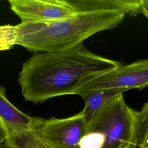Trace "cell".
Segmentation results:
<instances>
[{
	"label": "cell",
	"instance_id": "1",
	"mask_svg": "<svg viewBox=\"0 0 148 148\" xmlns=\"http://www.w3.org/2000/svg\"><path fill=\"white\" fill-rule=\"evenodd\" d=\"M73 16L51 22L16 25V45L39 52L58 51L83 44L93 35L116 28L126 16L141 13V0H72Z\"/></svg>",
	"mask_w": 148,
	"mask_h": 148
},
{
	"label": "cell",
	"instance_id": "2",
	"mask_svg": "<svg viewBox=\"0 0 148 148\" xmlns=\"http://www.w3.org/2000/svg\"><path fill=\"white\" fill-rule=\"evenodd\" d=\"M122 63L88 50L83 44L68 49L33 54L21 68L18 82L25 100L38 103L75 94L86 79Z\"/></svg>",
	"mask_w": 148,
	"mask_h": 148
},
{
	"label": "cell",
	"instance_id": "3",
	"mask_svg": "<svg viewBox=\"0 0 148 148\" xmlns=\"http://www.w3.org/2000/svg\"><path fill=\"white\" fill-rule=\"evenodd\" d=\"M137 112L126 103L123 93L115 96L93 116L85 134L97 132L105 139L103 148H136L135 125Z\"/></svg>",
	"mask_w": 148,
	"mask_h": 148
},
{
	"label": "cell",
	"instance_id": "4",
	"mask_svg": "<svg viewBox=\"0 0 148 148\" xmlns=\"http://www.w3.org/2000/svg\"><path fill=\"white\" fill-rule=\"evenodd\" d=\"M148 86V59L123 64L88 77L75 94L98 90L143 89Z\"/></svg>",
	"mask_w": 148,
	"mask_h": 148
},
{
	"label": "cell",
	"instance_id": "5",
	"mask_svg": "<svg viewBox=\"0 0 148 148\" xmlns=\"http://www.w3.org/2000/svg\"><path fill=\"white\" fill-rule=\"evenodd\" d=\"M86 127L81 111L66 118L42 119L36 131L45 148H79V142L85 134Z\"/></svg>",
	"mask_w": 148,
	"mask_h": 148
},
{
	"label": "cell",
	"instance_id": "6",
	"mask_svg": "<svg viewBox=\"0 0 148 148\" xmlns=\"http://www.w3.org/2000/svg\"><path fill=\"white\" fill-rule=\"evenodd\" d=\"M8 2L23 23L57 21L73 16L77 12L72 0H9Z\"/></svg>",
	"mask_w": 148,
	"mask_h": 148
},
{
	"label": "cell",
	"instance_id": "7",
	"mask_svg": "<svg viewBox=\"0 0 148 148\" xmlns=\"http://www.w3.org/2000/svg\"><path fill=\"white\" fill-rule=\"evenodd\" d=\"M42 120L17 108L6 97V88L0 85V125L6 135V139L18 137L36 129Z\"/></svg>",
	"mask_w": 148,
	"mask_h": 148
},
{
	"label": "cell",
	"instance_id": "8",
	"mask_svg": "<svg viewBox=\"0 0 148 148\" xmlns=\"http://www.w3.org/2000/svg\"><path fill=\"white\" fill-rule=\"evenodd\" d=\"M124 92L125 91L121 90H106L87 91L79 94L78 95L83 98L84 102V107L82 111L86 126L94 114L115 96Z\"/></svg>",
	"mask_w": 148,
	"mask_h": 148
},
{
	"label": "cell",
	"instance_id": "9",
	"mask_svg": "<svg viewBox=\"0 0 148 148\" xmlns=\"http://www.w3.org/2000/svg\"><path fill=\"white\" fill-rule=\"evenodd\" d=\"M136 148L148 146V102L137 112L135 125Z\"/></svg>",
	"mask_w": 148,
	"mask_h": 148
},
{
	"label": "cell",
	"instance_id": "10",
	"mask_svg": "<svg viewBox=\"0 0 148 148\" xmlns=\"http://www.w3.org/2000/svg\"><path fill=\"white\" fill-rule=\"evenodd\" d=\"M36 128L18 137L9 138L5 143L9 148H45L39 137Z\"/></svg>",
	"mask_w": 148,
	"mask_h": 148
},
{
	"label": "cell",
	"instance_id": "11",
	"mask_svg": "<svg viewBox=\"0 0 148 148\" xmlns=\"http://www.w3.org/2000/svg\"><path fill=\"white\" fill-rule=\"evenodd\" d=\"M105 139L102 135L97 132L85 134L79 142V148H103Z\"/></svg>",
	"mask_w": 148,
	"mask_h": 148
},
{
	"label": "cell",
	"instance_id": "12",
	"mask_svg": "<svg viewBox=\"0 0 148 148\" xmlns=\"http://www.w3.org/2000/svg\"><path fill=\"white\" fill-rule=\"evenodd\" d=\"M16 27L10 24L0 25V42L16 45Z\"/></svg>",
	"mask_w": 148,
	"mask_h": 148
},
{
	"label": "cell",
	"instance_id": "13",
	"mask_svg": "<svg viewBox=\"0 0 148 148\" xmlns=\"http://www.w3.org/2000/svg\"><path fill=\"white\" fill-rule=\"evenodd\" d=\"M6 135L0 125V148H1L5 143L6 140Z\"/></svg>",
	"mask_w": 148,
	"mask_h": 148
},
{
	"label": "cell",
	"instance_id": "14",
	"mask_svg": "<svg viewBox=\"0 0 148 148\" xmlns=\"http://www.w3.org/2000/svg\"><path fill=\"white\" fill-rule=\"evenodd\" d=\"M13 46L5 43H1L0 42V51H4L7 50L11 49Z\"/></svg>",
	"mask_w": 148,
	"mask_h": 148
},
{
	"label": "cell",
	"instance_id": "15",
	"mask_svg": "<svg viewBox=\"0 0 148 148\" xmlns=\"http://www.w3.org/2000/svg\"><path fill=\"white\" fill-rule=\"evenodd\" d=\"M141 13L143 14L148 18V7L147 6H142Z\"/></svg>",
	"mask_w": 148,
	"mask_h": 148
},
{
	"label": "cell",
	"instance_id": "16",
	"mask_svg": "<svg viewBox=\"0 0 148 148\" xmlns=\"http://www.w3.org/2000/svg\"><path fill=\"white\" fill-rule=\"evenodd\" d=\"M142 6L148 7V0H141Z\"/></svg>",
	"mask_w": 148,
	"mask_h": 148
},
{
	"label": "cell",
	"instance_id": "17",
	"mask_svg": "<svg viewBox=\"0 0 148 148\" xmlns=\"http://www.w3.org/2000/svg\"><path fill=\"white\" fill-rule=\"evenodd\" d=\"M1 148H9L7 145H6V143H5V145L1 147Z\"/></svg>",
	"mask_w": 148,
	"mask_h": 148
},
{
	"label": "cell",
	"instance_id": "18",
	"mask_svg": "<svg viewBox=\"0 0 148 148\" xmlns=\"http://www.w3.org/2000/svg\"><path fill=\"white\" fill-rule=\"evenodd\" d=\"M121 148H130V147H129L128 146H127V145H125L124 146H123Z\"/></svg>",
	"mask_w": 148,
	"mask_h": 148
},
{
	"label": "cell",
	"instance_id": "19",
	"mask_svg": "<svg viewBox=\"0 0 148 148\" xmlns=\"http://www.w3.org/2000/svg\"><path fill=\"white\" fill-rule=\"evenodd\" d=\"M141 148H148V146H147V147H141Z\"/></svg>",
	"mask_w": 148,
	"mask_h": 148
}]
</instances>
